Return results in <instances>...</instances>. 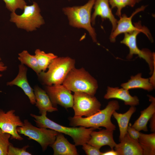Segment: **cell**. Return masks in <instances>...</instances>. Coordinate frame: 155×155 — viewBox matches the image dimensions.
Here are the masks:
<instances>
[{
  "label": "cell",
  "mask_w": 155,
  "mask_h": 155,
  "mask_svg": "<svg viewBox=\"0 0 155 155\" xmlns=\"http://www.w3.org/2000/svg\"><path fill=\"white\" fill-rule=\"evenodd\" d=\"M47 112H44L40 115L33 114L30 115L34 118L37 126L55 130L70 136L73 139L76 146H81L87 143L90 137L91 132L96 129L94 127L87 129L80 126L79 127H68L61 125L49 119L46 116Z\"/></svg>",
  "instance_id": "obj_1"
},
{
  "label": "cell",
  "mask_w": 155,
  "mask_h": 155,
  "mask_svg": "<svg viewBox=\"0 0 155 155\" xmlns=\"http://www.w3.org/2000/svg\"><path fill=\"white\" fill-rule=\"evenodd\" d=\"M119 107L117 100H111L108 102L104 109L90 117H70L69 125L73 127L80 126L99 129H101L100 127H104L107 129L114 131L116 126L112 122L111 117L113 112L118 110Z\"/></svg>",
  "instance_id": "obj_2"
},
{
  "label": "cell",
  "mask_w": 155,
  "mask_h": 155,
  "mask_svg": "<svg viewBox=\"0 0 155 155\" xmlns=\"http://www.w3.org/2000/svg\"><path fill=\"white\" fill-rule=\"evenodd\" d=\"M75 64V59L69 57H57L49 64L47 71H42L38 75V78L46 86L62 84Z\"/></svg>",
  "instance_id": "obj_3"
},
{
  "label": "cell",
  "mask_w": 155,
  "mask_h": 155,
  "mask_svg": "<svg viewBox=\"0 0 155 155\" xmlns=\"http://www.w3.org/2000/svg\"><path fill=\"white\" fill-rule=\"evenodd\" d=\"M62 84L74 92H82L94 96L98 88L96 80L84 68H73Z\"/></svg>",
  "instance_id": "obj_4"
},
{
  "label": "cell",
  "mask_w": 155,
  "mask_h": 155,
  "mask_svg": "<svg viewBox=\"0 0 155 155\" xmlns=\"http://www.w3.org/2000/svg\"><path fill=\"white\" fill-rule=\"evenodd\" d=\"M95 0H89L84 5L63 8L72 26L86 29L89 33L94 42H96V34L91 25V12Z\"/></svg>",
  "instance_id": "obj_5"
},
{
  "label": "cell",
  "mask_w": 155,
  "mask_h": 155,
  "mask_svg": "<svg viewBox=\"0 0 155 155\" xmlns=\"http://www.w3.org/2000/svg\"><path fill=\"white\" fill-rule=\"evenodd\" d=\"M21 15L11 12L10 21L14 23L17 27L28 32L36 30L43 24L44 21L40 13L38 3L34 1L30 5H26Z\"/></svg>",
  "instance_id": "obj_6"
},
{
  "label": "cell",
  "mask_w": 155,
  "mask_h": 155,
  "mask_svg": "<svg viewBox=\"0 0 155 155\" xmlns=\"http://www.w3.org/2000/svg\"><path fill=\"white\" fill-rule=\"evenodd\" d=\"M142 32L145 34L150 40H152L151 34L147 28L142 26L141 24L139 28L130 33H124L123 39L121 43L127 46L129 48V53L127 56L128 59H131L134 55H137L138 57L146 61L148 63L151 73L153 71L155 65V54L147 49L140 50L138 48L136 42V37L139 33Z\"/></svg>",
  "instance_id": "obj_7"
},
{
  "label": "cell",
  "mask_w": 155,
  "mask_h": 155,
  "mask_svg": "<svg viewBox=\"0 0 155 155\" xmlns=\"http://www.w3.org/2000/svg\"><path fill=\"white\" fill-rule=\"evenodd\" d=\"M23 124L22 127H17L18 133L37 142L41 146L43 151L54 142L58 133L51 129L35 127L27 119L24 120Z\"/></svg>",
  "instance_id": "obj_8"
},
{
  "label": "cell",
  "mask_w": 155,
  "mask_h": 155,
  "mask_svg": "<svg viewBox=\"0 0 155 155\" xmlns=\"http://www.w3.org/2000/svg\"><path fill=\"white\" fill-rule=\"evenodd\" d=\"M73 97L72 108L74 117H89L100 110L101 103L94 96L84 92H74Z\"/></svg>",
  "instance_id": "obj_9"
},
{
  "label": "cell",
  "mask_w": 155,
  "mask_h": 155,
  "mask_svg": "<svg viewBox=\"0 0 155 155\" xmlns=\"http://www.w3.org/2000/svg\"><path fill=\"white\" fill-rule=\"evenodd\" d=\"M45 90L49 96L53 106L59 104L66 109L72 108L73 97L71 91L62 84L46 86Z\"/></svg>",
  "instance_id": "obj_10"
},
{
  "label": "cell",
  "mask_w": 155,
  "mask_h": 155,
  "mask_svg": "<svg viewBox=\"0 0 155 155\" xmlns=\"http://www.w3.org/2000/svg\"><path fill=\"white\" fill-rule=\"evenodd\" d=\"M15 111L11 110L7 112L0 109V128L4 132L9 134L11 139L22 140L23 139L18 133L17 128L22 127L23 122L19 116L16 115Z\"/></svg>",
  "instance_id": "obj_11"
},
{
  "label": "cell",
  "mask_w": 155,
  "mask_h": 155,
  "mask_svg": "<svg viewBox=\"0 0 155 155\" xmlns=\"http://www.w3.org/2000/svg\"><path fill=\"white\" fill-rule=\"evenodd\" d=\"M146 6H142L137 9L129 17L123 14L120 17V19L117 21V25L115 29L110 35V39L111 42H115L116 37L119 34L125 33H130L138 29L141 24V22L134 23V26L132 23L133 17L137 13L144 11Z\"/></svg>",
  "instance_id": "obj_12"
},
{
  "label": "cell",
  "mask_w": 155,
  "mask_h": 155,
  "mask_svg": "<svg viewBox=\"0 0 155 155\" xmlns=\"http://www.w3.org/2000/svg\"><path fill=\"white\" fill-rule=\"evenodd\" d=\"M27 68L24 65L21 64L19 65V72L16 77L12 80L8 82L7 85L16 86L21 88L28 97L30 103L35 104L36 101L34 89L30 86L27 77Z\"/></svg>",
  "instance_id": "obj_13"
},
{
  "label": "cell",
  "mask_w": 155,
  "mask_h": 155,
  "mask_svg": "<svg viewBox=\"0 0 155 155\" xmlns=\"http://www.w3.org/2000/svg\"><path fill=\"white\" fill-rule=\"evenodd\" d=\"M118 155H143L139 141L131 137L127 133L123 139L114 147Z\"/></svg>",
  "instance_id": "obj_14"
},
{
  "label": "cell",
  "mask_w": 155,
  "mask_h": 155,
  "mask_svg": "<svg viewBox=\"0 0 155 155\" xmlns=\"http://www.w3.org/2000/svg\"><path fill=\"white\" fill-rule=\"evenodd\" d=\"M94 11L91 17V22L95 24L97 16L101 17L102 20L108 19L111 22L113 31L116 28L117 21L113 14L109 5V0H95L94 5Z\"/></svg>",
  "instance_id": "obj_15"
},
{
  "label": "cell",
  "mask_w": 155,
  "mask_h": 155,
  "mask_svg": "<svg viewBox=\"0 0 155 155\" xmlns=\"http://www.w3.org/2000/svg\"><path fill=\"white\" fill-rule=\"evenodd\" d=\"M113 131L106 129L98 131H93L87 143L99 149L103 146L107 145L111 150H113L116 144L113 139Z\"/></svg>",
  "instance_id": "obj_16"
},
{
  "label": "cell",
  "mask_w": 155,
  "mask_h": 155,
  "mask_svg": "<svg viewBox=\"0 0 155 155\" xmlns=\"http://www.w3.org/2000/svg\"><path fill=\"white\" fill-rule=\"evenodd\" d=\"M104 98L107 100L111 98L120 99L124 102L125 105L131 106H135L139 104V100L137 96H131L128 90L123 88L108 86Z\"/></svg>",
  "instance_id": "obj_17"
},
{
  "label": "cell",
  "mask_w": 155,
  "mask_h": 155,
  "mask_svg": "<svg viewBox=\"0 0 155 155\" xmlns=\"http://www.w3.org/2000/svg\"><path fill=\"white\" fill-rule=\"evenodd\" d=\"M76 146L70 143L62 133L58 132L54 142L50 146L54 155H78Z\"/></svg>",
  "instance_id": "obj_18"
},
{
  "label": "cell",
  "mask_w": 155,
  "mask_h": 155,
  "mask_svg": "<svg viewBox=\"0 0 155 155\" xmlns=\"http://www.w3.org/2000/svg\"><path fill=\"white\" fill-rule=\"evenodd\" d=\"M36 103V106L41 114L45 112H52L58 110L54 107L51 100L46 91L39 87L35 86L34 89Z\"/></svg>",
  "instance_id": "obj_19"
},
{
  "label": "cell",
  "mask_w": 155,
  "mask_h": 155,
  "mask_svg": "<svg viewBox=\"0 0 155 155\" xmlns=\"http://www.w3.org/2000/svg\"><path fill=\"white\" fill-rule=\"evenodd\" d=\"M151 102L149 106L141 111V114L138 119L135 122L131 127L140 131L143 130L148 131L147 124L148 121L155 113V98L152 96L148 95Z\"/></svg>",
  "instance_id": "obj_20"
},
{
  "label": "cell",
  "mask_w": 155,
  "mask_h": 155,
  "mask_svg": "<svg viewBox=\"0 0 155 155\" xmlns=\"http://www.w3.org/2000/svg\"><path fill=\"white\" fill-rule=\"evenodd\" d=\"M121 86L128 90L140 88L148 91L152 90L155 86L150 82L149 78H142L141 73H137L135 76H131L127 82L122 83L121 84Z\"/></svg>",
  "instance_id": "obj_21"
},
{
  "label": "cell",
  "mask_w": 155,
  "mask_h": 155,
  "mask_svg": "<svg viewBox=\"0 0 155 155\" xmlns=\"http://www.w3.org/2000/svg\"><path fill=\"white\" fill-rule=\"evenodd\" d=\"M136 110V108L135 106H131L128 111L124 113H118L116 111H114L112 115L117 120L119 128L120 142L123 140L127 133L129 120Z\"/></svg>",
  "instance_id": "obj_22"
},
{
  "label": "cell",
  "mask_w": 155,
  "mask_h": 155,
  "mask_svg": "<svg viewBox=\"0 0 155 155\" xmlns=\"http://www.w3.org/2000/svg\"><path fill=\"white\" fill-rule=\"evenodd\" d=\"M144 155H155V133L146 134L140 132L138 139Z\"/></svg>",
  "instance_id": "obj_23"
},
{
  "label": "cell",
  "mask_w": 155,
  "mask_h": 155,
  "mask_svg": "<svg viewBox=\"0 0 155 155\" xmlns=\"http://www.w3.org/2000/svg\"><path fill=\"white\" fill-rule=\"evenodd\" d=\"M35 55L41 71H45L52 61L58 57L53 53H46L38 49L35 50Z\"/></svg>",
  "instance_id": "obj_24"
},
{
  "label": "cell",
  "mask_w": 155,
  "mask_h": 155,
  "mask_svg": "<svg viewBox=\"0 0 155 155\" xmlns=\"http://www.w3.org/2000/svg\"><path fill=\"white\" fill-rule=\"evenodd\" d=\"M18 58L21 64L25 65L32 69L37 75L41 72L35 55H31L27 50H24L18 54Z\"/></svg>",
  "instance_id": "obj_25"
},
{
  "label": "cell",
  "mask_w": 155,
  "mask_h": 155,
  "mask_svg": "<svg viewBox=\"0 0 155 155\" xmlns=\"http://www.w3.org/2000/svg\"><path fill=\"white\" fill-rule=\"evenodd\" d=\"M109 2L111 9L117 8L116 14L119 17L121 16V11L123 8L127 6L133 7L138 2L137 0H109Z\"/></svg>",
  "instance_id": "obj_26"
},
{
  "label": "cell",
  "mask_w": 155,
  "mask_h": 155,
  "mask_svg": "<svg viewBox=\"0 0 155 155\" xmlns=\"http://www.w3.org/2000/svg\"><path fill=\"white\" fill-rule=\"evenodd\" d=\"M11 137L9 134L3 132L0 128V155H7Z\"/></svg>",
  "instance_id": "obj_27"
},
{
  "label": "cell",
  "mask_w": 155,
  "mask_h": 155,
  "mask_svg": "<svg viewBox=\"0 0 155 155\" xmlns=\"http://www.w3.org/2000/svg\"><path fill=\"white\" fill-rule=\"evenodd\" d=\"M6 8L11 12H15L17 9L23 10L27 3L24 0H3Z\"/></svg>",
  "instance_id": "obj_28"
},
{
  "label": "cell",
  "mask_w": 155,
  "mask_h": 155,
  "mask_svg": "<svg viewBox=\"0 0 155 155\" xmlns=\"http://www.w3.org/2000/svg\"><path fill=\"white\" fill-rule=\"evenodd\" d=\"M29 147L28 145L19 148L15 147L11 144H9L8 150L7 155H31L32 154L26 150Z\"/></svg>",
  "instance_id": "obj_29"
},
{
  "label": "cell",
  "mask_w": 155,
  "mask_h": 155,
  "mask_svg": "<svg viewBox=\"0 0 155 155\" xmlns=\"http://www.w3.org/2000/svg\"><path fill=\"white\" fill-rule=\"evenodd\" d=\"M82 149L88 155H102L100 149L87 143L82 145Z\"/></svg>",
  "instance_id": "obj_30"
},
{
  "label": "cell",
  "mask_w": 155,
  "mask_h": 155,
  "mask_svg": "<svg viewBox=\"0 0 155 155\" xmlns=\"http://www.w3.org/2000/svg\"><path fill=\"white\" fill-rule=\"evenodd\" d=\"M127 131V133L131 137L138 141L140 132L132 127L130 123L128 126Z\"/></svg>",
  "instance_id": "obj_31"
},
{
  "label": "cell",
  "mask_w": 155,
  "mask_h": 155,
  "mask_svg": "<svg viewBox=\"0 0 155 155\" xmlns=\"http://www.w3.org/2000/svg\"><path fill=\"white\" fill-rule=\"evenodd\" d=\"M150 120V127L151 131L153 132L155 131V113L152 116Z\"/></svg>",
  "instance_id": "obj_32"
},
{
  "label": "cell",
  "mask_w": 155,
  "mask_h": 155,
  "mask_svg": "<svg viewBox=\"0 0 155 155\" xmlns=\"http://www.w3.org/2000/svg\"><path fill=\"white\" fill-rule=\"evenodd\" d=\"M102 155H118V154L115 150H111L105 152H102Z\"/></svg>",
  "instance_id": "obj_33"
},
{
  "label": "cell",
  "mask_w": 155,
  "mask_h": 155,
  "mask_svg": "<svg viewBox=\"0 0 155 155\" xmlns=\"http://www.w3.org/2000/svg\"><path fill=\"white\" fill-rule=\"evenodd\" d=\"M7 69V67L5 66L4 64L2 62L0 61V71H6ZM2 76V75L0 74V77Z\"/></svg>",
  "instance_id": "obj_34"
},
{
  "label": "cell",
  "mask_w": 155,
  "mask_h": 155,
  "mask_svg": "<svg viewBox=\"0 0 155 155\" xmlns=\"http://www.w3.org/2000/svg\"><path fill=\"white\" fill-rule=\"evenodd\" d=\"M137 0L138 2H139L140 1H141L142 0Z\"/></svg>",
  "instance_id": "obj_35"
},
{
  "label": "cell",
  "mask_w": 155,
  "mask_h": 155,
  "mask_svg": "<svg viewBox=\"0 0 155 155\" xmlns=\"http://www.w3.org/2000/svg\"><path fill=\"white\" fill-rule=\"evenodd\" d=\"M1 57H0V61H1Z\"/></svg>",
  "instance_id": "obj_36"
},
{
  "label": "cell",
  "mask_w": 155,
  "mask_h": 155,
  "mask_svg": "<svg viewBox=\"0 0 155 155\" xmlns=\"http://www.w3.org/2000/svg\"><path fill=\"white\" fill-rule=\"evenodd\" d=\"M69 1L71 0H69Z\"/></svg>",
  "instance_id": "obj_37"
}]
</instances>
